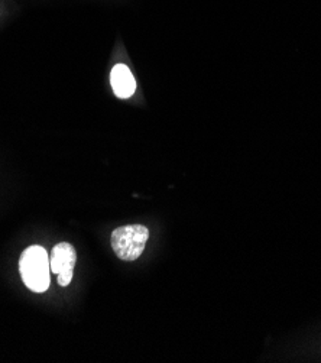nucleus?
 Instances as JSON below:
<instances>
[{
  "instance_id": "f257e3e1",
  "label": "nucleus",
  "mask_w": 321,
  "mask_h": 363,
  "mask_svg": "<svg viewBox=\"0 0 321 363\" xmlns=\"http://www.w3.org/2000/svg\"><path fill=\"white\" fill-rule=\"evenodd\" d=\"M19 271L23 284L33 293H45L50 286V255L45 247L29 246L19 259Z\"/></svg>"
},
{
  "instance_id": "f03ea898",
  "label": "nucleus",
  "mask_w": 321,
  "mask_h": 363,
  "mask_svg": "<svg viewBox=\"0 0 321 363\" xmlns=\"http://www.w3.org/2000/svg\"><path fill=\"white\" fill-rule=\"evenodd\" d=\"M150 239V230L144 225H128L112 233V249L122 261L137 259Z\"/></svg>"
},
{
  "instance_id": "7ed1b4c3",
  "label": "nucleus",
  "mask_w": 321,
  "mask_h": 363,
  "mask_svg": "<svg viewBox=\"0 0 321 363\" xmlns=\"http://www.w3.org/2000/svg\"><path fill=\"white\" fill-rule=\"evenodd\" d=\"M77 261V253L73 245L69 243H58L54 246L51 255H50V265H51V272L54 274H61L64 271L74 269Z\"/></svg>"
},
{
  "instance_id": "20e7f679",
  "label": "nucleus",
  "mask_w": 321,
  "mask_h": 363,
  "mask_svg": "<svg viewBox=\"0 0 321 363\" xmlns=\"http://www.w3.org/2000/svg\"><path fill=\"white\" fill-rule=\"evenodd\" d=\"M111 83L119 99H129L136 90V82L130 69L125 64H118L111 72Z\"/></svg>"
},
{
  "instance_id": "39448f33",
  "label": "nucleus",
  "mask_w": 321,
  "mask_h": 363,
  "mask_svg": "<svg viewBox=\"0 0 321 363\" xmlns=\"http://www.w3.org/2000/svg\"><path fill=\"white\" fill-rule=\"evenodd\" d=\"M73 275H74V269H69V271H64L61 274H58V285L60 286H68L73 281Z\"/></svg>"
}]
</instances>
